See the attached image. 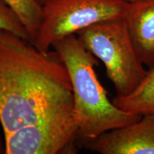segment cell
Masks as SVG:
<instances>
[{"label": "cell", "instance_id": "cell-4", "mask_svg": "<svg viewBox=\"0 0 154 154\" xmlns=\"http://www.w3.org/2000/svg\"><path fill=\"white\" fill-rule=\"evenodd\" d=\"M126 0H44L42 19L33 44L47 53L54 44L96 23L124 18Z\"/></svg>", "mask_w": 154, "mask_h": 154}, {"label": "cell", "instance_id": "cell-6", "mask_svg": "<svg viewBox=\"0 0 154 154\" xmlns=\"http://www.w3.org/2000/svg\"><path fill=\"white\" fill-rule=\"evenodd\" d=\"M101 154H154V114L109 131L83 144Z\"/></svg>", "mask_w": 154, "mask_h": 154}, {"label": "cell", "instance_id": "cell-1", "mask_svg": "<svg viewBox=\"0 0 154 154\" xmlns=\"http://www.w3.org/2000/svg\"><path fill=\"white\" fill-rule=\"evenodd\" d=\"M73 106L70 77L55 51L0 30V124L4 135Z\"/></svg>", "mask_w": 154, "mask_h": 154}, {"label": "cell", "instance_id": "cell-8", "mask_svg": "<svg viewBox=\"0 0 154 154\" xmlns=\"http://www.w3.org/2000/svg\"><path fill=\"white\" fill-rule=\"evenodd\" d=\"M115 106L127 112L140 116L154 114V66L149 69L144 79L128 95L116 96Z\"/></svg>", "mask_w": 154, "mask_h": 154}, {"label": "cell", "instance_id": "cell-7", "mask_svg": "<svg viewBox=\"0 0 154 154\" xmlns=\"http://www.w3.org/2000/svg\"><path fill=\"white\" fill-rule=\"evenodd\" d=\"M124 19L140 59L149 69L153 68L154 0L130 1Z\"/></svg>", "mask_w": 154, "mask_h": 154}, {"label": "cell", "instance_id": "cell-5", "mask_svg": "<svg viewBox=\"0 0 154 154\" xmlns=\"http://www.w3.org/2000/svg\"><path fill=\"white\" fill-rule=\"evenodd\" d=\"M6 154L72 153L78 139L73 106L54 111L33 124L5 136Z\"/></svg>", "mask_w": 154, "mask_h": 154}, {"label": "cell", "instance_id": "cell-11", "mask_svg": "<svg viewBox=\"0 0 154 154\" xmlns=\"http://www.w3.org/2000/svg\"><path fill=\"white\" fill-rule=\"evenodd\" d=\"M6 153V143L5 140H2L0 134V154Z\"/></svg>", "mask_w": 154, "mask_h": 154}, {"label": "cell", "instance_id": "cell-13", "mask_svg": "<svg viewBox=\"0 0 154 154\" xmlns=\"http://www.w3.org/2000/svg\"><path fill=\"white\" fill-rule=\"evenodd\" d=\"M126 1H127V2H130V1H131V0H126Z\"/></svg>", "mask_w": 154, "mask_h": 154}, {"label": "cell", "instance_id": "cell-12", "mask_svg": "<svg viewBox=\"0 0 154 154\" xmlns=\"http://www.w3.org/2000/svg\"><path fill=\"white\" fill-rule=\"evenodd\" d=\"M37 1H38V2H39L40 4H41V5H42V4H43V2H44V0H37Z\"/></svg>", "mask_w": 154, "mask_h": 154}, {"label": "cell", "instance_id": "cell-9", "mask_svg": "<svg viewBox=\"0 0 154 154\" xmlns=\"http://www.w3.org/2000/svg\"><path fill=\"white\" fill-rule=\"evenodd\" d=\"M26 29L30 42L33 43L37 35L42 19V5L37 0H5Z\"/></svg>", "mask_w": 154, "mask_h": 154}, {"label": "cell", "instance_id": "cell-2", "mask_svg": "<svg viewBox=\"0 0 154 154\" xmlns=\"http://www.w3.org/2000/svg\"><path fill=\"white\" fill-rule=\"evenodd\" d=\"M68 70L73 91V109L78 124L77 144L94 139L103 133L136 122L142 116L121 110L108 98L94 67L96 57L76 34L54 44Z\"/></svg>", "mask_w": 154, "mask_h": 154}, {"label": "cell", "instance_id": "cell-3", "mask_svg": "<svg viewBox=\"0 0 154 154\" xmlns=\"http://www.w3.org/2000/svg\"><path fill=\"white\" fill-rule=\"evenodd\" d=\"M86 49L102 61L116 96L131 93L143 82L144 67L124 18L96 23L76 34Z\"/></svg>", "mask_w": 154, "mask_h": 154}, {"label": "cell", "instance_id": "cell-10", "mask_svg": "<svg viewBox=\"0 0 154 154\" xmlns=\"http://www.w3.org/2000/svg\"><path fill=\"white\" fill-rule=\"evenodd\" d=\"M0 30L11 32L30 42L29 36L22 22L5 0H0Z\"/></svg>", "mask_w": 154, "mask_h": 154}]
</instances>
